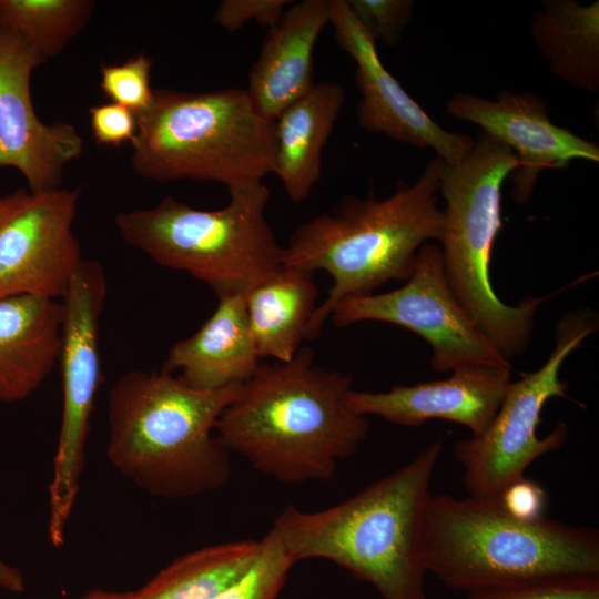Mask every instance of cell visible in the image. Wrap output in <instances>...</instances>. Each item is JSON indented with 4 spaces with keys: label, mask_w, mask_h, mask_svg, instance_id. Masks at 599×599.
<instances>
[{
    "label": "cell",
    "mask_w": 599,
    "mask_h": 599,
    "mask_svg": "<svg viewBox=\"0 0 599 599\" xmlns=\"http://www.w3.org/2000/svg\"><path fill=\"white\" fill-rule=\"evenodd\" d=\"M515 153L483 131L457 164L440 160L445 199L439 237L450 288L461 307L508 362L528 347L539 305L550 295L504 303L490 278L491 253L501 229V187L518 167Z\"/></svg>",
    "instance_id": "7"
},
{
    "label": "cell",
    "mask_w": 599,
    "mask_h": 599,
    "mask_svg": "<svg viewBox=\"0 0 599 599\" xmlns=\"http://www.w3.org/2000/svg\"><path fill=\"white\" fill-rule=\"evenodd\" d=\"M346 92L334 81L318 82L288 105L275 123L274 173L293 202H303L322 174V153Z\"/></svg>",
    "instance_id": "20"
},
{
    "label": "cell",
    "mask_w": 599,
    "mask_h": 599,
    "mask_svg": "<svg viewBox=\"0 0 599 599\" xmlns=\"http://www.w3.org/2000/svg\"><path fill=\"white\" fill-rule=\"evenodd\" d=\"M105 296L102 265L83 260L61 298L62 417L49 485L48 520L49 540L55 548L64 544L84 468L90 419L101 379L99 327Z\"/></svg>",
    "instance_id": "10"
},
{
    "label": "cell",
    "mask_w": 599,
    "mask_h": 599,
    "mask_svg": "<svg viewBox=\"0 0 599 599\" xmlns=\"http://www.w3.org/2000/svg\"><path fill=\"white\" fill-rule=\"evenodd\" d=\"M466 599H599V575H566L511 582Z\"/></svg>",
    "instance_id": "26"
},
{
    "label": "cell",
    "mask_w": 599,
    "mask_h": 599,
    "mask_svg": "<svg viewBox=\"0 0 599 599\" xmlns=\"http://www.w3.org/2000/svg\"><path fill=\"white\" fill-rule=\"evenodd\" d=\"M498 500L511 516L535 520L544 517L547 495L540 485L524 477L507 487Z\"/></svg>",
    "instance_id": "31"
},
{
    "label": "cell",
    "mask_w": 599,
    "mask_h": 599,
    "mask_svg": "<svg viewBox=\"0 0 599 599\" xmlns=\"http://www.w3.org/2000/svg\"><path fill=\"white\" fill-rule=\"evenodd\" d=\"M353 383L351 374L314 364L308 347L288 362H261L215 432L230 453L280 483L329 480L369 432L366 416L349 407Z\"/></svg>",
    "instance_id": "1"
},
{
    "label": "cell",
    "mask_w": 599,
    "mask_h": 599,
    "mask_svg": "<svg viewBox=\"0 0 599 599\" xmlns=\"http://www.w3.org/2000/svg\"><path fill=\"white\" fill-rule=\"evenodd\" d=\"M62 303L20 295L0 300V402H20L59 363Z\"/></svg>",
    "instance_id": "19"
},
{
    "label": "cell",
    "mask_w": 599,
    "mask_h": 599,
    "mask_svg": "<svg viewBox=\"0 0 599 599\" xmlns=\"http://www.w3.org/2000/svg\"><path fill=\"white\" fill-rule=\"evenodd\" d=\"M92 0H0V29L20 37L45 63L88 24Z\"/></svg>",
    "instance_id": "24"
},
{
    "label": "cell",
    "mask_w": 599,
    "mask_h": 599,
    "mask_svg": "<svg viewBox=\"0 0 599 599\" xmlns=\"http://www.w3.org/2000/svg\"><path fill=\"white\" fill-rule=\"evenodd\" d=\"M0 588L11 592H22L26 589L22 572L2 560H0Z\"/></svg>",
    "instance_id": "32"
},
{
    "label": "cell",
    "mask_w": 599,
    "mask_h": 599,
    "mask_svg": "<svg viewBox=\"0 0 599 599\" xmlns=\"http://www.w3.org/2000/svg\"><path fill=\"white\" fill-rule=\"evenodd\" d=\"M510 383L511 366L468 364L440 380L396 385L379 393L353 389L348 404L359 415L379 416L400 426L446 419L478 436L495 418Z\"/></svg>",
    "instance_id": "16"
},
{
    "label": "cell",
    "mask_w": 599,
    "mask_h": 599,
    "mask_svg": "<svg viewBox=\"0 0 599 599\" xmlns=\"http://www.w3.org/2000/svg\"><path fill=\"white\" fill-rule=\"evenodd\" d=\"M136 124L131 163L144 179H190L232 190L274 173L275 123L257 111L246 89L154 90Z\"/></svg>",
    "instance_id": "6"
},
{
    "label": "cell",
    "mask_w": 599,
    "mask_h": 599,
    "mask_svg": "<svg viewBox=\"0 0 599 599\" xmlns=\"http://www.w3.org/2000/svg\"><path fill=\"white\" fill-rule=\"evenodd\" d=\"M424 562L447 587L467 593L544 577L599 575V534L546 516L519 519L499 500L432 495Z\"/></svg>",
    "instance_id": "5"
},
{
    "label": "cell",
    "mask_w": 599,
    "mask_h": 599,
    "mask_svg": "<svg viewBox=\"0 0 599 599\" xmlns=\"http://www.w3.org/2000/svg\"><path fill=\"white\" fill-rule=\"evenodd\" d=\"M213 314L191 336L169 351L163 369L200 389H219L246 382L258 368L244 293L219 296Z\"/></svg>",
    "instance_id": "18"
},
{
    "label": "cell",
    "mask_w": 599,
    "mask_h": 599,
    "mask_svg": "<svg viewBox=\"0 0 599 599\" xmlns=\"http://www.w3.org/2000/svg\"><path fill=\"white\" fill-rule=\"evenodd\" d=\"M151 68L152 60L143 53L120 64H103L100 70V88L111 102L139 115L148 110L153 100Z\"/></svg>",
    "instance_id": "27"
},
{
    "label": "cell",
    "mask_w": 599,
    "mask_h": 599,
    "mask_svg": "<svg viewBox=\"0 0 599 599\" xmlns=\"http://www.w3.org/2000/svg\"><path fill=\"white\" fill-rule=\"evenodd\" d=\"M453 118L481 128V131L509 148L518 167L509 175L511 196L526 204L539 173L561 169L571 161L599 162V148L549 118L546 102L534 92L499 91L494 100L470 93H456L446 104Z\"/></svg>",
    "instance_id": "15"
},
{
    "label": "cell",
    "mask_w": 599,
    "mask_h": 599,
    "mask_svg": "<svg viewBox=\"0 0 599 599\" xmlns=\"http://www.w3.org/2000/svg\"><path fill=\"white\" fill-rule=\"evenodd\" d=\"M329 17L331 0H304L292 3L270 29L246 89L257 111L270 121L315 84L314 47Z\"/></svg>",
    "instance_id": "17"
},
{
    "label": "cell",
    "mask_w": 599,
    "mask_h": 599,
    "mask_svg": "<svg viewBox=\"0 0 599 599\" xmlns=\"http://www.w3.org/2000/svg\"><path fill=\"white\" fill-rule=\"evenodd\" d=\"M439 166L436 156L412 185L398 182L383 200L346 196L295 229L283 246V266L322 270L333 280L307 325L306 339L319 335L339 301L373 294L390 281L406 282L418 250L439 241Z\"/></svg>",
    "instance_id": "4"
},
{
    "label": "cell",
    "mask_w": 599,
    "mask_h": 599,
    "mask_svg": "<svg viewBox=\"0 0 599 599\" xmlns=\"http://www.w3.org/2000/svg\"><path fill=\"white\" fill-rule=\"evenodd\" d=\"M598 328L591 312L565 314L556 326V344L537 370L509 384L506 396L488 428L478 436L458 440L453 448L464 469L468 497L498 500L511 484L524 478L529 465L560 448L568 439V426L558 422L545 437L537 435L545 404L552 397H567V383L560 379L565 359Z\"/></svg>",
    "instance_id": "9"
},
{
    "label": "cell",
    "mask_w": 599,
    "mask_h": 599,
    "mask_svg": "<svg viewBox=\"0 0 599 599\" xmlns=\"http://www.w3.org/2000/svg\"><path fill=\"white\" fill-rule=\"evenodd\" d=\"M314 273L282 266L244 293L250 329L260 358L288 362L306 338L316 309Z\"/></svg>",
    "instance_id": "21"
},
{
    "label": "cell",
    "mask_w": 599,
    "mask_h": 599,
    "mask_svg": "<svg viewBox=\"0 0 599 599\" xmlns=\"http://www.w3.org/2000/svg\"><path fill=\"white\" fill-rule=\"evenodd\" d=\"M292 3L290 0H223L213 14V22L229 32L242 29L248 21L271 29Z\"/></svg>",
    "instance_id": "29"
},
{
    "label": "cell",
    "mask_w": 599,
    "mask_h": 599,
    "mask_svg": "<svg viewBox=\"0 0 599 599\" xmlns=\"http://www.w3.org/2000/svg\"><path fill=\"white\" fill-rule=\"evenodd\" d=\"M79 191L19 189L2 195L0 300L62 298L83 261L72 225Z\"/></svg>",
    "instance_id": "12"
},
{
    "label": "cell",
    "mask_w": 599,
    "mask_h": 599,
    "mask_svg": "<svg viewBox=\"0 0 599 599\" xmlns=\"http://www.w3.org/2000/svg\"><path fill=\"white\" fill-rule=\"evenodd\" d=\"M294 565L270 530L261 539V551L253 565L215 599H277Z\"/></svg>",
    "instance_id": "25"
},
{
    "label": "cell",
    "mask_w": 599,
    "mask_h": 599,
    "mask_svg": "<svg viewBox=\"0 0 599 599\" xmlns=\"http://www.w3.org/2000/svg\"><path fill=\"white\" fill-rule=\"evenodd\" d=\"M229 203L200 210L172 196L121 212V237L158 264L183 271L222 296L245 293L283 266V246L266 220L270 190L253 183L229 190Z\"/></svg>",
    "instance_id": "8"
},
{
    "label": "cell",
    "mask_w": 599,
    "mask_h": 599,
    "mask_svg": "<svg viewBox=\"0 0 599 599\" xmlns=\"http://www.w3.org/2000/svg\"><path fill=\"white\" fill-rule=\"evenodd\" d=\"M81 599H123V592L95 589L84 595Z\"/></svg>",
    "instance_id": "33"
},
{
    "label": "cell",
    "mask_w": 599,
    "mask_h": 599,
    "mask_svg": "<svg viewBox=\"0 0 599 599\" xmlns=\"http://www.w3.org/2000/svg\"><path fill=\"white\" fill-rule=\"evenodd\" d=\"M443 441L318 511L287 505L270 529L296 564L326 559L370 583L382 599H429L424 535L430 481Z\"/></svg>",
    "instance_id": "2"
},
{
    "label": "cell",
    "mask_w": 599,
    "mask_h": 599,
    "mask_svg": "<svg viewBox=\"0 0 599 599\" xmlns=\"http://www.w3.org/2000/svg\"><path fill=\"white\" fill-rule=\"evenodd\" d=\"M329 24L338 47L356 63L355 82L361 91L356 114L364 130L420 150L432 149L447 165L459 163L469 153L475 140L441 128L386 70L376 42L346 0H331Z\"/></svg>",
    "instance_id": "14"
},
{
    "label": "cell",
    "mask_w": 599,
    "mask_h": 599,
    "mask_svg": "<svg viewBox=\"0 0 599 599\" xmlns=\"http://www.w3.org/2000/svg\"><path fill=\"white\" fill-rule=\"evenodd\" d=\"M240 386L200 389L164 369L120 376L108 396L110 463L153 497L186 499L223 487L230 451L214 432Z\"/></svg>",
    "instance_id": "3"
},
{
    "label": "cell",
    "mask_w": 599,
    "mask_h": 599,
    "mask_svg": "<svg viewBox=\"0 0 599 599\" xmlns=\"http://www.w3.org/2000/svg\"><path fill=\"white\" fill-rule=\"evenodd\" d=\"M261 551V540L226 541L190 551L123 599H215L243 576Z\"/></svg>",
    "instance_id": "23"
},
{
    "label": "cell",
    "mask_w": 599,
    "mask_h": 599,
    "mask_svg": "<svg viewBox=\"0 0 599 599\" xmlns=\"http://www.w3.org/2000/svg\"><path fill=\"white\" fill-rule=\"evenodd\" d=\"M90 125L98 144L119 148L134 140L136 115L123 105L110 102L89 109Z\"/></svg>",
    "instance_id": "30"
},
{
    "label": "cell",
    "mask_w": 599,
    "mask_h": 599,
    "mask_svg": "<svg viewBox=\"0 0 599 599\" xmlns=\"http://www.w3.org/2000/svg\"><path fill=\"white\" fill-rule=\"evenodd\" d=\"M349 10L376 42L396 45L413 16L412 0H346Z\"/></svg>",
    "instance_id": "28"
},
{
    "label": "cell",
    "mask_w": 599,
    "mask_h": 599,
    "mask_svg": "<svg viewBox=\"0 0 599 599\" xmlns=\"http://www.w3.org/2000/svg\"><path fill=\"white\" fill-rule=\"evenodd\" d=\"M531 17L530 31L549 69L569 87L599 89V1L544 0Z\"/></svg>",
    "instance_id": "22"
},
{
    "label": "cell",
    "mask_w": 599,
    "mask_h": 599,
    "mask_svg": "<svg viewBox=\"0 0 599 599\" xmlns=\"http://www.w3.org/2000/svg\"><path fill=\"white\" fill-rule=\"evenodd\" d=\"M43 63L20 37L0 29V167L18 170L30 191L60 187L65 166L83 151L72 124L37 115L30 81Z\"/></svg>",
    "instance_id": "13"
},
{
    "label": "cell",
    "mask_w": 599,
    "mask_h": 599,
    "mask_svg": "<svg viewBox=\"0 0 599 599\" xmlns=\"http://www.w3.org/2000/svg\"><path fill=\"white\" fill-rule=\"evenodd\" d=\"M1 207H2V199L0 196V212H1Z\"/></svg>",
    "instance_id": "34"
},
{
    "label": "cell",
    "mask_w": 599,
    "mask_h": 599,
    "mask_svg": "<svg viewBox=\"0 0 599 599\" xmlns=\"http://www.w3.org/2000/svg\"><path fill=\"white\" fill-rule=\"evenodd\" d=\"M329 317L339 327L378 321L413 331L430 345L432 366L439 373L468 364L511 366L457 301L440 247L432 242L418 250L412 274L400 287L346 297Z\"/></svg>",
    "instance_id": "11"
}]
</instances>
